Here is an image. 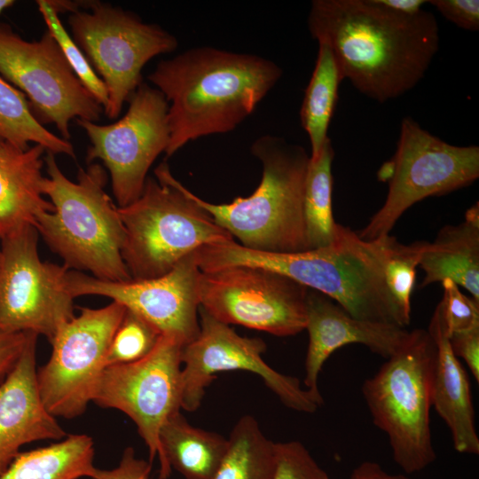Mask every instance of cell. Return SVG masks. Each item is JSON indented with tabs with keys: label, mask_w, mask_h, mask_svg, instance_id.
Returning <instances> with one entry per match:
<instances>
[{
	"label": "cell",
	"mask_w": 479,
	"mask_h": 479,
	"mask_svg": "<svg viewBox=\"0 0 479 479\" xmlns=\"http://www.w3.org/2000/svg\"><path fill=\"white\" fill-rule=\"evenodd\" d=\"M184 342L162 334L152 351L129 364L106 366L92 402L103 408L122 412L135 423L152 463L160 461L159 479H168L171 468L160 443L164 422L181 410Z\"/></svg>",
	"instance_id": "8fae6325"
},
{
	"label": "cell",
	"mask_w": 479,
	"mask_h": 479,
	"mask_svg": "<svg viewBox=\"0 0 479 479\" xmlns=\"http://www.w3.org/2000/svg\"><path fill=\"white\" fill-rule=\"evenodd\" d=\"M444 295L440 301L449 336L479 326V302L464 294L451 279L442 282Z\"/></svg>",
	"instance_id": "d6a6232c"
},
{
	"label": "cell",
	"mask_w": 479,
	"mask_h": 479,
	"mask_svg": "<svg viewBox=\"0 0 479 479\" xmlns=\"http://www.w3.org/2000/svg\"><path fill=\"white\" fill-rule=\"evenodd\" d=\"M350 479H411L405 475H393L386 472L377 462L364 461L356 467Z\"/></svg>",
	"instance_id": "74e56055"
},
{
	"label": "cell",
	"mask_w": 479,
	"mask_h": 479,
	"mask_svg": "<svg viewBox=\"0 0 479 479\" xmlns=\"http://www.w3.org/2000/svg\"><path fill=\"white\" fill-rule=\"evenodd\" d=\"M0 138L19 148L42 145L53 154L75 157L69 140L48 130L33 114L26 96L0 75Z\"/></svg>",
	"instance_id": "83f0119b"
},
{
	"label": "cell",
	"mask_w": 479,
	"mask_h": 479,
	"mask_svg": "<svg viewBox=\"0 0 479 479\" xmlns=\"http://www.w3.org/2000/svg\"><path fill=\"white\" fill-rule=\"evenodd\" d=\"M0 75L26 96L40 122L53 123L66 140L72 120L96 122L104 112L48 30L30 42L0 22Z\"/></svg>",
	"instance_id": "7c38bea8"
},
{
	"label": "cell",
	"mask_w": 479,
	"mask_h": 479,
	"mask_svg": "<svg viewBox=\"0 0 479 479\" xmlns=\"http://www.w3.org/2000/svg\"><path fill=\"white\" fill-rule=\"evenodd\" d=\"M72 38L103 81L110 119L122 112L143 82L142 69L153 58L177 48V39L136 13L101 1H84L68 18Z\"/></svg>",
	"instance_id": "9c48e42d"
},
{
	"label": "cell",
	"mask_w": 479,
	"mask_h": 479,
	"mask_svg": "<svg viewBox=\"0 0 479 479\" xmlns=\"http://www.w3.org/2000/svg\"><path fill=\"white\" fill-rule=\"evenodd\" d=\"M305 330L309 344L303 382L305 389L321 400L319 373L336 349L358 343L388 359L403 346L410 334L405 327L354 318L334 300L313 289H308Z\"/></svg>",
	"instance_id": "ac0fdd59"
},
{
	"label": "cell",
	"mask_w": 479,
	"mask_h": 479,
	"mask_svg": "<svg viewBox=\"0 0 479 479\" xmlns=\"http://www.w3.org/2000/svg\"><path fill=\"white\" fill-rule=\"evenodd\" d=\"M128 102L126 114L114 123L76 120L90 142L86 161H102L118 207L140 196L150 167L169 142V104L158 89L143 82Z\"/></svg>",
	"instance_id": "9a60e30c"
},
{
	"label": "cell",
	"mask_w": 479,
	"mask_h": 479,
	"mask_svg": "<svg viewBox=\"0 0 479 479\" xmlns=\"http://www.w3.org/2000/svg\"><path fill=\"white\" fill-rule=\"evenodd\" d=\"M436 354L428 330L410 331L361 389L374 425L387 435L393 459L406 474L423 470L436 457L429 415Z\"/></svg>",
	"instance_id": "52a82bcc"
},
{
	"label": "cell",
	"mask_w": 479,
	"mask_h": 479,
	"mask_svg": "<svg viewBox=\"0 0 479 479\" xmlns=\"http://www.w3.org/2000/svg\"><path fill=\"white\" fill-rule=\"evenodd\" d=\"M161 334L144 318L126 309L106 357V367L129 364L148 355Z\"/></svg>",
	"instance_id": "4dcf8cb0"
},
{
	"label": "cell",
	"mask_w": 479,
	"mask_h": 479,
	"mask_svg": "<svg viewBox=\"0 0 479 479\" xmlns=\"http://www.w3.org/2000/svg\"><path fill=\"white\" fill-rule=\"evenodd\" d=\"M263 165L259 185L248 197L225 204L195 200L241 246L257 251L296 253L309 250L303 213L310 156L300 145L264 135L251 145Z\"/></svg>",
	"instance_id": "5b68a950"
},
{
	"label": "cell",
	"mask_w": 479,
	"mask_h": 479,
	"mask_svg": "<svg viewBox=\"0 0 479 479\" xmlns=\"http://www.w3.org/2000/svg\"><path fill=\"white\" fill-rule=\"evenodd\" d=\"M200 332L182 349L181 409L196 411L206 389L216 374L228 371H247L262 378L280 402L296 412L312 413L324 403L306 389L299 379L281 373L263 358L265 342L257 337L238 334L200 307Z\"/></svg>",
	"instance_id": "2e32d148"
},
{
	"label": "cell",
	"mask_w": 479,
	"mask_h": 479,
	"mask_svg": "<svg viewBox=\"0 0 479 479\" xmlns=\"http://www.w3.org/2000/svg\"><path fill=\"white\" fill-rule=\"evenodd\" d=\"M160 443L170 468L185 479H214L228 448V438L193 427L180 411L162 425Z\"/></svg>",
	"instance_id": "603a6c76"
},
{
	"label": "cell",
	"mask_w": 479,
	"mask_h": 479,
	"mask_svg": "<svg viewBox=\"0 0 479 479\" xmlns=\"http://www.w3.org/2000/svg\"><path fill=\"white\" fill-rule=\"evenodd\" d=\"M384 6L404 14H415L428 3L426 0H378Z\"/></svg>",
	"instance_id": "f35d334b"
},
{
	"label": "cell",
	"mask_w": 479,
	"mask_h": 479,
	"mask_svg": "<svg viewBox=\"0 0 479 479\" xmlns=\"http://www.w3.org/2000/svg\"><path fill=\"white\" fill-rule=\"evenodd\" d=\"M275 62L210 46L160 61L148 80L168 104L167 156L201 137L233 130L282 76Z\"/></svg>",
	"instance_id": "7a4b0ae2"
},
{
	"label": "cell",
	"mask_w": 479,
	"mask_h": 479,
	"mask_svg": "<svg viewBox=\"0 0 479 479\" xmlns=\"http://www.w3.org/2000/svg\"><path fill=\"white\" fill-rule=\"evenodd\" d=\"M200 308L216 319L285 337L305 330L306 287L267 269L233 265L201 271Z\"/></svg>",
	"instance_id": "5bb4252c"
},
{
	"label": "cell",
	"mask_w": 479,
	"mask_h": 479,
	"mask_svg": "<svg viewBox=\"0 0 479 479\" xmlns=\"http://www.w3.org/2000/svg\"><path fill=\"white\" fill-rule=\"evenodd\" d=\"M152 463L137 458L135 450L129 446L122 455L119 464L111 469L95 467L90 479H150Z\"/></svg>",
	"instance_id": "e575fe53"
},
{
	"label": "cell",
	"mask_w": 479,
	"mask_h": 479,
	"mask_svg": "<svg viewBox=\"0 0 479 479\" xmlns=\"http://www.w3.org/2000/svg\"><path fill=\"white\" fill-rule=\"evenodd\" d=\"M94 443L83 434L67 435L50 445L20 452L0 479H79L89 477Z\"/></svg>",
	"instance_id": "cb8c5ba5"
},
{
	"label": "cell",
	"mask_w": 479,
	"mask_h": 479,
	"mask_svg": "<svg viewBox=\"0 0 479 479\" xmlns=\"http://www.w3.org/2000/svg\"><path fill=\"white\" fill-rule=\"evenodd\" d=\"M424 271L421 287L451 279L479 302V204L466 212L465 220L445 225L424 251L419 265Z\"/></svg>",
	"instance_id": "7402d4cb"
},
{
	"label": "cell",
	"mask_w": 479,
	"mask_h": 479,
	"mask_svg": "<svg viewBox=\"0 0 479 479\" xmlns=\"http://www.w3.org/2000/svg\"><path fill=\"white\" fill-rule=\"evenodd\" d=\"M35 334L0 381V475L26 444L64 439L68 434L45 408L38 392Z\"/></svg>",
	"instance_id": "d6986e66"
},
{
	"label": "cell",
	"mask_w": 479,
	"mask_h": 479,
	"mask_svg": "<svg viewBox=\"0 0 479 479\" xmlns=\"http://www.w3.org/2000/svg\"><path fill=\"white\" fill-rule=\"evenodd\" d=\"M200 272L192 253L166 274L148 279L113 282L70 270L68 287L74 298H110L144 318L161 334L176 335L185 345L200 332Z\"/></svg>",
	"instance_id": "e0dca14e"
},
{
	"label": "cell",
	"mask_w": 479,
	"mask_h": 479,
	"mask_svg": "<svg viewBox=\"0 0 479 479\" xmlns=\"http://www.w3.org/2000/svg\"><path fill=\"white\" fill-rule=\"evenodd\" d=\"M453 354L461 357L476 382H479V326L449 336Z\"/></svg>",
	"instance_id": "d590c367"
},
{
	"label": "cell",
	"mask_w": 479,
	"mask_h": 479,
	"mask_svg": "<svg viewBox=\"0 0 479 479\" xmlns=\"http://www.w3.org/2000/svg\"><path fill=\"white\" fill-rule=\"evenodd\" d=\"M31 334H0V381L16 364Z\"/></svg>",
	"instance_id": "8d00e7d4"
},
{
	"label": "cell",
	"mask_w": 479,
	"mask_h": 479,
	"mask_svg": "<svg viewBox=\"0 0 479 479\" xmlns=\"http://www.w3.org/2000/svg\"><path fill=\"white\" fill-rule=\"evenodd\" d=\"M140 196L118 207L125 238L122 256L132 279L156 278L203 246L234 240L177 180L166 162Z\"/></svg>",
	"instance_id": "8992f818"
},
{
	"label": "cell",
	"mask_w": 479,
	"mask_h": 479,
	"mask_svg": "<svg viewBox=\"0 0 479 479\" xmlns=\"http://www.w3.org/2000/svg\"><path fill=\"white\" fill-rule=\"evenodd\" d=\"M4 143V141H3L1 138H0V145H3Z\"/></svg>",
	"instance_id": "60d3db41"
},
{
	"label": "cell",
	"mask_w": 479,
	"mask_h": 479,
	"mask_svg": "<svg viewBox=\"0 0 479 479\" xmlns=\"http://www.w3.org/2000/svg\"><path fill=\"white\" fill-rule=\"evenodd\" d=\"M428 3L459 27L469 31L479 30L478 0H431Z\"/></svg>",
	"instance_id": "836d02e7"
},
{
	"label": "cell",
	"mask_w": 479,
	"mask_h": 479,
	"mask_svg": "<svg viewBox=\"0 0 479 479\" xmlns=\"http://www.w3.org/2000/svg\"><path fill=\"white\" fill-rule=\"evenodd\" d=\"M383 252V276L387 289L407 322L411 321V298L416 268L428 242L415 241L405 245L390 235L380 238Z\"/></svg>",
	"instance_id": "f1b7e54d"
},
{
	"label": "cell",
	"mask_w": 479,
	"mask_h": 479,
	"mask_svg": "<svg viewBox=\"0 0 479 479\" xmlns=\"http://www.w3.org/2000/svg\"><path fill=\"white\" fill-rule=\"evenodd\" d=\"M428 331L436 354L432 377L431 401L449 428L453 448L459 453L479 454V436L467 373L453 354L441 302L431 317Z\"/></svg>",
	"instance_id": "ffe728a7"
},
{
	"label": "cell",
	"mask_w": 479,
	"mask_h": 479,
	"mask_svg": "<svg viewBox=\"0 0 479 479\" xmlns=\"http://www.w3.org/2000/svg\"><path fill=\"white\" fill-rule=\"evenodd\" d=\"M0 263H1V251H0Z\"/></svg>",
	"instance_id": "b9f144b4"
},
{
	"label": "cell",
	"mask_w": 479,
	"mask_h": 479,
	"mask_svg": "<svg viewBox=\"0 0 479 479\" xmlns=\"http://www.w3.org/2000/svg\"><path fill=\"white\" fill-rule=\"evenodd\" d=\"M275 443L251 415L240 417L228 437V448L214 479H271Z\"/></svg>",
	"instance_id": "4316f807"
},
{
	"label": "cell",
	"mask_w": 479,
	"mask_h": 479,
	"mask_svg": "<svg viewBox=\"0 0 479 479\" xmlns=\"http://www.w3.org/2000/svg\"><path fill=\"white\" fill-rule=\"evenodd\" d=\"M44 147L27 149L7 143L0 145V240L25 226H35L36 217L53 210L42 192Z\"/></svg>",
	"instance_id": "44dd1931"
},
{
	"label": "cell",
	"mask_w": 479,
	"mask_h": 479,
	"mask_svg": "<svg viewBox=\"0 0 479 479\" xmlns=\"http://www.w3.org/2000/svg\"><path fill=\"white\" fill-rule=\"evenodd\" d=\"M334 150L328 137L318 155L310 158L306 177L303 213L309 250L329 246L337 234L334 219L332 164Z\"/></svg>",
	"instance_id": "d4e9b609"
},
{
	"label": "cell",
	"mask_w": 479,
	"mask_h": 479,
	"mask_svg": "<svg viewBox=\"0 0 479 479\" xmlns=\"http://www.w3.org/2000/svg\"><path fill=\"white\" fill-rule=\"evenodd\" d=\"M271 479H329L308 449L299 441L275 443V462Z\"/></svg>",
	"instance_id": "1f68e13d"
},
{
	"label": "cell",
	"mask_w": 479,
	"mask_h": 479,
	"mask_svg": "<svg viewBox=\"0 0 479 479\" xmlns=\"http://www.w3.org/2000/svg\"><path fill=\"white\" fill-rule=\"evenodd\" d=\"M48 177L43 195L53 210L40 214L35 228L68 270L89 271L94 278L113 282L132 279L122 256L125 232L118 206L106 192L107 173L99 163L80 168L77 181L67 178L55 154L46 152Z\"/></svg>",
	"instance_id": "277c9868"
},
{
	"label": "cell",
	"mask_w": 479,
	"mask_h": 479,
	"mask_svg": "<svg viewBox=\"0 0 479 479\" xmlns=\"http://www.w3.org/2000/svg\"><path fill=\"white\" fill-rule=\"evenodd\" d=\"M12 0H0V14L6 9L14 4Z\"/></svg>",
	"instance_id": "ab89813d"
},
{
	"label": "cell",
	"mask_w": 479,
	"mask_h": 479,
	"mask_svg": "<svg viewBox=\"0 0 479 479\" xmlns=\"http://www.w3.org/2000/svg\"><path fill=\"white\" fill-rule=\"evenodd\" d=\"M35 226L1 239L0 334L33 333L51 342L75 317L65 265L43 262Z\"/></svg>",
	"instance_id": "30bf717a"
},
{
	"label": "cell",
	"mask_w": 479,
	"mask_h": 479,
	"mask_svg": "<svg viewBox=\"0 0 479 479\" xmlns=\"http://www.w3.org/2000/svg\"><path fill=\"white\" fill-rule=\"evenodd\" d=\"M342 81L331 49L326 43H318L315 68L305 90L300 111L302 126L310 142V159L318 155L328 138V126Z\"/></svg>",
	"instance_id": "484cf974"
},
{
	"label": "cell",
	"mask_w": 479,
	"mask_h": 479,
	"mask_svg": "<svg viewBox=\"0 0 479 479\" xmlns=\"http://www.w3.org/2000/svg\"><path fill=\"white\" fill-rule=\"evenodd\" d=\"M197 257L202 271L233 265L267 269L328 296L354 318L401 327L410 324L387 289L381 240H365L340 224L334 242L322 248L271 253L232 240L205 246Z\"/></svg>",
	"instance_id": "3957f363"
},
{
	"label": "cell",
	"mask_w": 479,
	"mask_h": 479,
	"mask_svg": "<svg viewBox=\"0 0 479 479\" xmlns=\"http://www.w3.org/2000/svg\"><path fill=\"white\" fill-rule=\"evenodd\" d=\"M310 35L331 49L342 80L379 102L395 99L425 76L439 50L435 15L404 14L378 0H313Z\"/></svg>",
	"instance_id": "6da1fadb"
},
{
	"label": "cell",
	"mask_w": 479,
	"mask_h": 479,
	"mask_svg": "<svg viewBox=\"0 0 479 479\" xmlns=\"http://www.w3.org/2000/svg\"><path fill=\"white\" fill-rule=\"evenodd\" d=\"M126 308L112 301L99 308H82L50 342L48 362L36 372L38 392L55 418L74 419L92 402L114 334Z\"/></svg>",
	"instance_id": "4fadbf2b"
},
{
	"label": "cell",
	"mask_w": 479,
	"mask_h": 479,
	"mask_svg": "<svg viewBox=\"0 0 479 479\" xmlns=\"http://www.w3.org/2000/svg\"><path fill=\"white\" fill-rule=\"evenodd\" d=\"M36 4L47 26V30L60 47L73 72L105 110L108 103L106 88L89 63L82 51L67 32L59 20V13L51 4L49 0L36 1Z\"/></svg>",
	"instance_id": "f546056e"
},
{
	"label": "cell",
	"mask_w": 479,
	"mask_h": 479,
	"mask_svg": "<svg viewBox=\"0 0 479 479\" xmlns=\"http://www.w3.org/2000/svg\"><path fill=\"white\" fill-rule=\"evenodd\" d=\"M379 177L389 185L386 200L357 232L367 241L389 235L401 216L416 202L474 183L479 177V147L451 145L412 117H404L396 153L382 165Z\"/></svg>",
	"instance_id": "ba28073f"
}]
</instances>
